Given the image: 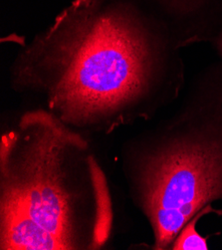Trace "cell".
I'll use <instances>...</instances> for the list:
<instances>
[{
  "label": "cell",
  "mask_w": 222,
  "mask_h": 250,
  "mask_svg": "<svg viewBox=\"0 0 222 250\" xmlns=\"http://www.w3.org/2000/svg\"><path fill=\"white\" fill-rule=\"evenodd\" d=\"M209 213H216L222 215V210L212 208L211 205L194 215L185 226L181 229L176 239L172 242L170 249L172 250H207V238L202 236L196 229L199 220Z\"/></svg>",
  "instance_id": "obj_5"
},
{
  "label": "cell",
  "mask_w": 222,
  "mask_h": 250,
  "mask_svg": "<svg viewBox=\"0 0 222 250\" xmlns=\"http://www.w3.org/2000/svg\"><path fill=\"white\" fill-rule=\"evenodd\" d=\"M169 29L178 46L212 42L222 31V0H141Z\"/></svg>",
  "instance_id": "obj_4"
},
{
  "label": "cell",
  "mask_w": 222,
  "mask_h": 250,
  "mask_svg": "<svg viewBox=\"0 0 222 250\" xmlns=\"http://www.w3.org/2000/svg\"><path fill=\"white\" fill-rule=\"evenodd\" d=\"M121 160L153 249H170L194 215L222 201V60L194 75L174 113L128 139Z\"/></svg>",
  "instance_id": "obj_3"
},
{
  "label": "cell",
  "mask_w": 222,
  "mask_h": 250,
  "mask_svg": "<svg viewBox=\"0 0 222 250\" xmlns=\"http://www.w3.org/2000/svg\"><path fill=\"white\" fill-rule=\"evenodd\" d=\"M214 46V48L216 49V51L218 52L219 56L222 59V31L215 37V39L211 42Z\"/></svg>",
  "instance_id": "obj_6"
},
{
  "label": "cell",
  "mask_w": 222,
  "mask_h": 250,
  "mask_svg": "<svg viewBox=\"0 0 222 250\" xmlns=\"http://www.w3.org/2000/svg\"><path fill=\"white\" fill-rule=\"evenodd\" d=\"M112 221L108 182L86 135L39 108L1 122L0 249L98 250Z\"/></svg>",
  "instance_id": "obj_2"
},
{
  "label": "cell",
  "mask_w": 222,
  "mask_h": 250,
  "mask_svg": "<svg viewBox=\"0 0 222 250\" xmlns=\"http://www.w3.org/2000/svg\"><path fill=\"white\" fill-rule=\"evenodd\" d=\"M141 0H73L19 50L11 89L84 135L151 121L183 92L185 66Z\"/></svg>",
  "instance_id": "obj_1"
}]
</instances>
